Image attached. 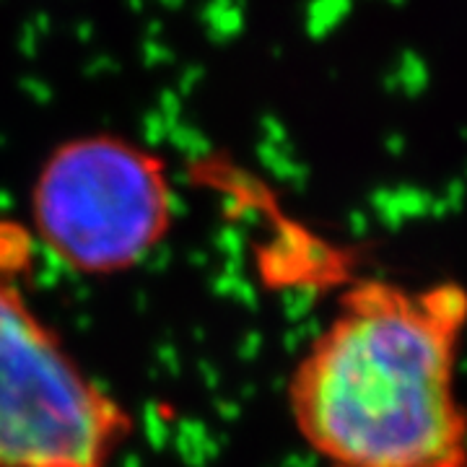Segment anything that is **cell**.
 I'll list each match as a JSON object with an SVG mask.
<instances>
[{
  "label": "cell",
  "mask_w": 467,
  "mask_h": 467,
  "mask_svg": "<svg viewBox=\"0 0 467 467\" xmlns=\"http://www.w3.org/2000/svg\"><path fill=\"white\" fill-rule=\"evenodd\" d=\"M32 208L42 239L67 265L91 275L119 273L167 236V164L117 135H78L47 156Z\"/></svg>",
  "instance_id": "cell-3"
},
{
  "label": "cell",
  "mask_w": 467,
  "mask_h": 467,
  "mask_svg": "<svg viewBox=\"0 0 467 467\" xmlns=\"http://www.w3.org/2000/svg\"><path fill=\"white\" fill-rule=\"evenodd\" d=\"M392 3H398V5H402V3H405V0H392Z\"/></svg>",
  "instance_id": "cell-5"
},
{
  "label": "cell",
  "mask_w": 467,
  "mask_h": 467,
  "mask_svg": "<svg viewBox=\"0 0 467 467\" xmlns=\"http://www.w3.org/2000/svg\"><path fill=\"white\" fill-rule=\"evenodd\" d=\"M460 330L420 296L367 281L294 371L291 410L330 467H467V418L451 398Z\"/></svg>",
  "instance_id": "cell-1"
},
{
  "label": "cell",
  "mask_w": 467,
  "mask_h": 467,
  "mask_svg": "<svg viewBox=\"0 0 467 467\" xmlns=\"http://www.w3.org/2000/svg\"><path fill=\"white\" fill-rule=\"evenodd\" d=\"M130 431L0 265V467H109Z\"/></svg>",
  "instance_id": "cell-2"
},
{
  "label": "cell",
  "mask_w": 467,
  "mask_h": 467,
  "mask_svg": "<svg viewBox=\"0 0 467 467\" xmlns=\"http://www.w3.org/2000/svg\"><path fill=\"white\" fill-rule=\"evenodd\" d=\"M429 84V67L418 57L416 52H405L400 57V66L395 73V88H402L405 94L418 97Z\"/></svg>",
  "instance_id": "cell-4"
}]
</instances>
